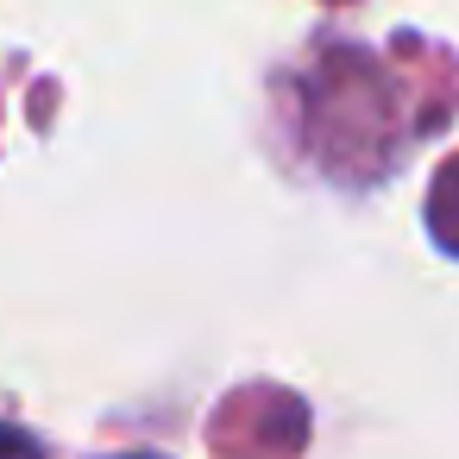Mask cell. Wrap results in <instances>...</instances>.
Returning a JSON list of instances; mask_svg holds the SVG:
<instances>
[{
    "label": "cell",
    "instance_id": "6da1fadb",
    "mask_svg": "<svg viewBox=\"0 0 459 459\" xmlns=\"http://www.w3.org/2000/svg\"><path fill=\"white\" fill-rule=\"evenodd\" d=\"M0 459H45V446H39L32 434H20V428L0 421Z\"/></svg>",
    "mask_w": 459,
    "mask_h": 459
}]
</instances>
